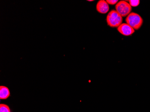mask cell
Listing matches in <instances>:
<instances>
[{
    "instance_id": "6da1fadb",
    "label": "cell",
    "mask_w": 150,
    "mask_h": 112,
    "mask_svg": "<svg viewBox=\"0 0 150 112\" xmlns=\"http://www.w3.org/2000/svg\"><path fill=\"white\" fill-rule=\"evenodd\" d=\"M126 23L135 30H138L141 27L144 20L140 15L134 12H131L125 19Z\"/></svg>"
},
{
    "instance_id": "7a4b0ae2",
    "label": "cell",
    "mask_w": 150,
    "mask_h": 112,
    "mask_svg": "<svg viewBox=\"0 0 150 112\" xmlns=\"http://www.w3.org/2000/svg\"><path fill=\"white\" fill-rule=\"evenodd\" d=\"M106 21L109 27H118L122 24L123 18L117 11L112 10L108 13L106 18Z\"/></svg>"
},
{
    "instance_id": "3957f363",
    "label": "cell",
    "mask_w": 150,
    "mask_h": 112,
    "mask_svg": "<svg viewBox=\"0 0 150 112\" xmlns=\"http://www.w3.org/2000/svg\"><path fill=\"white\" fill-rule=\"evenodd\" d=\"M115 11L122 17L127 16L131 13L132 7L125 1H118L115 6Z\"/></svg>"
},
{
    "instance_id": "277c9868",
    "label": "cell",
    "mask_w": 150,
    "mask_h": 112,
    "mask_svg": "<svg viewBox=\"0 0 150 112\" xmlns=\"http://www.w3.org/2000/svg\"><path fill=\"white\" fill-rule=\"evenodd\" d=\"M117 31L125 36H130L134 33L135 30L126 23H122L118 27Z\"/></svg>"
},
{
    "instance_id": "5b68a950",
    "label": "cell",
    "mask_w": 150,
    "mask_h": 112,
    "mask_svg": "<svg viewBox=\"0 0 150 112\" xmlns=\"http://www.w3.org/2000/svg\"><path fill=\"white\" fill-rule=\"evenodd\" d=\"M96 10L98 13L102 14L107 13L109 10L108 4L106 1L100 0L98 1L96 5Z\"/></svg>"
},
{
    "instance_id": "8992f818",
    "label": "cell",
    "mask_w": 150,
    "mask_h": 112,
    "mask_svg": "<svg viewBox=\"0 0 150 112\" xmlns=\"http://www.w3.org/2000/svg\"><path fill=\"white\" fill-rule=\"evenodd\" d=\"M11 96V92L9 88L4 86H0V99L6 100Z\"/></svg>"
},
{
    "instance_id": "52a82bcc",
    "label": "cell",
    "mask_w": 150,
    "mask_h": 112,
    "mask_svg": "<svg viewBox=\"0 0 150 112\" xmlns=\"http://www.w3.org/2000/svg\"><path fill=\"white\" fill-rule=\"evenodd\" d=\"M0 112H11V110L8 105L1 104H0Z\"/></svg>"
},
{
    "instance_id": "ba28073f",
    "label": "cell",
    "mask_w": 150,
    "mask_h": 112,
    "mask_svg": "<svg viewBox=\"0 0 150 112\" xmlns=\"http://www.w3.org/2000/svg\"><path fill=\"white\" fill-rule=\"evenodd\" d=\"M129 4L131 7H137L140 4V1L139 0H129Z\"/></svg>"
},
{
    "instance_id": "9c48e42d",
    "label": "cell",
    "mask_w": 150,
    "mask_h": 112,
    "mask_svg": "<svg viewBox=\"0 0 150 112\" xmlns=\"http://www.w3.org/2000/svg\"><path fill=\"white\" fill-rule=\"evenodd\" d=\"M108 5H114L117 4L118 1L117 0H107L106 1Z\"/></svg>"
},
{
    "instance_id": "30bf717a",
    "label": "cell",
    "mask_w": 150,
    "mask_h": 112,
    "mask_svg": "<svg viewBox=\"0 0 150 112\" xmlns=\"http://www.w3.org/2000/svg\"></svg>"
}]
</instances>
